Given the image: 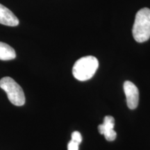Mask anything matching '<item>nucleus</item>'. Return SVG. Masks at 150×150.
Instances as JSON below:
<instances>
[{"label": "nucleus", "instance_id": "obj_1", "mask_svg": "<svg viewBox=\"0 0 150 150\" xmlns=\"http://www.w3.org/2000/svg\"><path fill=\"white\" fill-rule=\"evenodd\" d=\"M134 40L144 42L150 38V9L143 8L138 11L132 29Z\"/></svg>", "mask_w": 150, "mask_h": 150}, {"label": "nucleus", "instance_id": "obj_2", "mask_svg": "<svg viewBox=\"0 0 150 150\" xmlns=\"http://www.w3.org/2000/svg\"><path fill=\"white\" fill-rule=\"evenodd\" d=\"M99 67V61L93 56H84L76 61L72 68L75 79L81 81L89 80L95 74Z\"/></svg>", "mask_w": 150, "mask_h": 150}, {"label": "nucleus", "instance_id": "obj_3", "mask_svg": "<svg viewBox=\"0 0 150 150\" xmlns=\"http://www.w3.org/2000/svg\"><path fill=\"white\" fill-rule=\"evenodd\" d=\"M0 88L7 94L8 100L15 106H21L25 104V96L22 88L14 79L5 76L0 80Z\"/></svg>", "mask_w": 150, "mask_h": 150}, {"label": "nucleus", "instance_id": "obj_4", "mask_svg": "<svg viewBox=\"0 0 150 150\" xmlns=\"http://www.w3.org/2000/svg\"><path fill=\"white\" fill-rule=\"evenodd\" d=\"M124 91L126 95L127 106L131 110L137 108L139 102V91L131 81H126L124 83Z\"/></svg>", "mask_w": 150, "mask_h": 150}, {"label": "nucleus", "instance_id": "obj_5", "mask_svg": "<svg viewBox=\"0 0 150 150\" xmlns=\"http://www.w3.org/2000/svg\"><path fill=\"white\" fill-rule=\"evenodd\" d=\"M115 119L113 117L107 115L104 117V123L98 126V131L100 134H103L108 141H113L116 138L117 134L114 130Z\"/></svg>", "mask_w": 150, "mask_h": 150}, {"label": "nucleus", "instance_id": "obj_6", "mask_svg": "<svg viewBox=\"0 0 150 150\" xmlns=\"http://www.w3.org/2000/svg\"><path fill=\"white\" fill-rule=\"evenodd\" d=\"M0 24L8 27H16L19 24V20L13 13L1 4H0Z\"/></svg>", "mask_w": 150, "mask_h": 150}, {"label": "nucleus", "instance_id": "obj_7", "mask_svg": "<svg viewBox=\"0 0 150 150\" xmlns=\"http://www.w3.org/2000/svg\"><path fill=\"white\" fill-rule=\"evenodd\" d=\"M16 53L14 49L6 43L0 42V60L11 61L16 59Z\"/></svg>", "mask_w": 150, "mask_h": 150}, {"label": "nucleus", "instance_id": "obj_8", "mask_svg": "<svg viewBox=\"0 0 150 150\" xmlns=\"http://www.w3.org/2000/svg\"><path fill=\"white\" fill-rule=\"evenodd\" d=\"M72 140L80 144L82 141V136L79 131H74L72 134Z\"/></svg>", "mask_w": 150, "mask_h": 150}, {"label": "nucleus", "instance_id": "obj_9", "mask_svg": "<svg viewBox=\"0 0 150 150\" xmlns=\"http://www.w3.org/2000/svg\"><path fill=\"white\" fill-rule=\"evenodd\" d=\"M79 144L71 140L67 145V150H79Z\"/></svg>", "mask_w": 150, "mask_h": 150}]
</instances>
